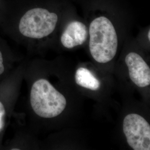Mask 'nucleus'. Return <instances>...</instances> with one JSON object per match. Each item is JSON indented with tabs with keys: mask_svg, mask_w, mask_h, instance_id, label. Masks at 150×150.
<instances>
[{
	"mask_svg": "<svg viewBox=\"0 0 150 150\" xmlns=\"http://www.w3.org/2000/svg\"><path fill=\"white\" fill-rule=\"evenodd\" d=\"M30 104L38 117L51 119L64 111L67 101L64 96L48 80L40 77L33 81L31 85Z\"/></svg>",
	"mask_w": 150,
	"mask_h": 150,
	"instance_id": "7ed1b4c3",
	"label": "nucleus"
},
{
	"mask_svg": "<svg viewBox=\"0 0 150 150\" xmlns=\"http://www.w3.org/2000/svg\"><path fill=\"white\" fill-rule=\"evenodd\" d=\"M84 15L89 17L88 46L96 61L106 64L115 57L118 38L114 20L125 11L115 0H84Z\"/></svg>",
	"mask_w": 150,
	"mask_h": 150,
	"instance_id": "f257e3e1",
	"label": "nucleus"
},
{
	"mask_svg": "<svg viewBox=\"0 0 150 150\" xmlns=\"http://www.w3.org/2000/svg\"><path fill=\"white\" fill-rule=\"evenodd\" d=\"M23 72L20 64L0 81V149H4L3 139L14 112Z\"/></svg>",
	"mask_w": 150,
	"mask_h": 150,
	"instance_id": "20e7f679",
	"label": "nucleus"
},
{
	"mask_svg": "<svg viewBox=\"0 0 150 150\" xmlns=\"http://www.w3.org/2000/svg\"><path fill=\"white\" fill-rule=\"evenodd\" d=\"M125 62L129 77L136 86L145 87L150 85V67L139 54L129 52L126 56Z\"/></svg>",
	"mask_w": 150,
	"mask_h": 150,
	"instance_id": "0eeeda50",
	"label": "nucleus"
},
{
	"mask_svg": "<svg viewBox=\"0 0 150 150\" xmlns=\"http://www.w3.org/2000/svg\"><path fill=\"white\" fill-rule=\"evenodd\" d=\"M73 8L64 0L32 5L16 20L4 24V28L17 40L42 41L54 34Z\"/></svg>",
	"mask_w": 150,
	"mask_h": 150,
	"instance_id": "f03ea898",
	"label": "nucleus"
},
{
	"mask_svg": "<svg viewBox=\"0 0 150 150\" xmlns=\"http://www.w3.org/2000/svg\"><path fill=\"white\" fill-rule=\"evenodd\" d=\"M75 9L71 11L66 18L67 22L60 36L62 45L68 49L81 46L88 38V28L86 23L77 18Z\"/></svg>",
	"mask_w": 150,
	"mask_h": 150,
	"instance_id": "423d86ee",
	"label": "nucleus"
},
{
	"mask_svg": "<svg viewBox=\"0 0 150 150\" xmlns=\"http://www.w3.org/2000/svg\"><path fill=\"white\" fill-rule=\"evenodd\" d=\"M75 81L78 85L92 91L98 90L100 87L99 80L90 70L84 67H80L77 70Z\"/></svg>",
	"mask_w": 150,
	"mask_h": 150,
	"instance_id": "1a4fd4ad",
	"label": "nucleus"
},
{
	"mask_svg": "<svg viewBox=\"0 0 150 150\" xmlns=\"http://www.w3.org/2000/svg\"><path fill=\"white\" fill-rule=\"evenodd\" d=\"M123 131L133 150H150V124L143 117L136 113L127 115L123 120Z\"/></svg>",
	"mask_w": 150,
	"mask_h": 150,
	"instance_id": "39448f33",
	"label": "nucleus"
},
{
	"mask_svg": "<svg viewBox=\"0 0 150 150\" xmlns=\"http://www.w3.org/2000/svg\"><path fill=\"white\" fill-rule=\"evenodd\" d=\"M18 59L8 45L0 38V81L19 65Z\"/></svg>",
	"mask_w": 150,
	"mask_h": 150,
	"instance_id": "6e6552de",
	"label": "nucleus"
}]
</instances>
